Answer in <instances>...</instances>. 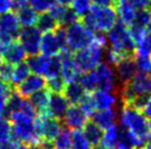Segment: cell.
Wrapping results in <instances>:
<instances>
[{"label":"cell","mask_w":151,"mask_h":149,"mask_svg":"<svg viewBox=\"0 0 151 149\" xmlns=\"http://www.w3.org/2000/svg\"><path fill=\"white\" fill-rule=\"evenodd\" d=\"M72 50H64L60 53V58L62 62L61 76L65 80V82H72L78 80L81 76V70L76 65L74 55H72Z\"/></svg>","instance_id":"8fae6325"},{"label":"cell","mask_w":151,"mask_h":149,"mask_svg":"<svg viewBox=\"0 0 151 149\" xmlns=\"http://www.w3.org/2000/svg\"><path fill=\"white\" fill-rule=\"evenodd\" d=\"M92 99L96 106V110L115 109L118 103V94L116 92L106 90H95L92 94Z\"/></svg>","instance_id":"2e32d148"},{"label":"cell","mask_w":151,"mask_h":149,"mask_svg":"<svg viewBox=\"0 0 151 149\" xmlns=\"http://www.w3.org/2000/svg\"><path fill=\"white\" fill-rule=\"evenodd\" d=\"M27 55L28 54L21 43L16 41H13L2 53L4 60L11 65H18L20 62H23L27 59Z\"/></svg>","instance_id":"ac0fdd59"},{"label":"cell","mask_w":151,"mask_h":149,"mask_svg":"<svg viewBox=\"0 0 151 149\" xmlns=\"http://www.w3.org/2000/svg\"><path fill=\"white\" fill-rule=\"evenodd\" d=\"M23 96H22L19 92L16 90V91L12 92V94L9 99L8 103H7V106H6V110H4V113L6 115L8 116L10 114H12L14 112H18L21 110L22 103H23Z\"/></svg>","instance_id":"1f68e13d"},{"label":"cell","mask_w":151,"mask_h":149,"mask_svg":"<svg viewBox=\"0 0 151 149\" xmlns=\"http://www.w3.org/2000/svg\"><path fill=\"white\" fill-rule=\"evenodd\" d=\"M66 10H67V7L58 4H54L49 12H50V14L54 18L55 20L58 21V23L61 24L62 19H63L64 14H65V12H66Z\"/></svg>","instance_id":"ee69618b"},{"label":"cell","mask_w":151,"mask_h":149,"mask_svg":"<svg viewBox=\"0 0 151 149\" xmlns=\"http://www.w3.org/2000/svg\"><path fill=\"white\" fill-rule=\"evenodd\" d=\"M151 22V8L150 9H142V10H137L134 21L132 25L141 26L148 29V25ZM131 26V25H130Z\"/></svg>","instance_id":"d590c367"},{"label":"cell","mask_w":151,"mask_h":149,"mask_svg":"<svg viewBox=\"0 0 151 149\" xmlns=\"http://www.w3.org/2000/svg\"><path fill=\"white\" fill-rule=\"evenodd\" d=\"M78 81L87 92H94L97 90V78L94 69L87 72H83L80 76Z\"/></svg>","instance_id":"4dcf8cb0"},{"label":"cell","mask_w":151,"mask_h":149,"mask_svg":"<svg viewBox=\"0 0 151 149\" xmlns=\"http://www.w3.org/2000/svg\"><path fill=\"white\" fill-rule=\"evenodd\" d=\"M118 112L115 109H107V110H97L93 114V122H95L104 131L114 125H116Z\"/></svg>","instance_id":"d6986e66"},{"label":"cell","mask_w":151,"mask_h":149,"mask_svg":"<svg viewBox=\"0 0 151 149\" xmlns=\"http://www.w3.org/2000/svg\"><path fill=\"white\" fill-rule=\"evenodd\" d=\"M78 19H80V18H78V16L73 11V9L67 8L66 12H65V14H64L63 19H62V22H61V24L60 25H63V26H70V25H72L73 23L77 22Z\"/></svg>","instance_id":"f6af8a7d"},{"label":"cell","mask_w":151,"mask_h":149,"mask_svg":"<svg viewBox=\"0 0 151 149\" xmlns=\"http://www.w3.org/2000/svg\"><path fill=\"white\" fill-rule=\"evenodd\" d=\"M138 149H145V148H138Z\"/></svg>","instance_id":"be15d7a7"},{"label":"cell","mask_w":151,"mask_h":149,"mask_svg":"<svg viewBox=\"0 0 151 149\" xmlns=\"http://www.w3.org/2000/svg\"><path fill=\"white\" fill-rule=\"evenodd\" d=\"M59 25L60 24L58 23V21L51 16L50 12L41 13L38 18V22H37L38 29L40 30L41 32H43V33L53 32Z\"/></svg>","instance_id":"83f0119b"},{"label":"cell","mask_w":151,"mask_h":149,"mask_svg":"<svg viewBox=\"0 0 151 149\" xmlns=\"http://www.w3.org/2000/svg\"><path fill=\"white\" fill-rule=\"evenodd\" d=\"M145 149H151V132L148 135L147 139H146V145H145Z\"/></svg>","instance_id":"db71d44e"},{"label":"cell","mask_w":151,"mask_h":149,"mask_svg":"<svg viewBox=\"0 0 151 149\" xmlns=\"http://www.w3.org/2000/svg\"><path fill=\"white\" fill-rule=\"evenodd\" d=\"M42 32L38 29V26H25L20 30L19 33V42L21 43L27 54L30 56H34L40 53Z\"/></svg>","instance_id":"ba28073f"},{"label":"cell","mask_w":151,"mask_h":149,"mask_svg":"<svg viewBox=\"0 0 151 149\" xmlns=\"http://www.w3.org/2000/svg\"><path fill=\"white\" fill-rule=\"evenodd\" d=\"M78 105L82 108V110L85 112V114L87 116H93V114L97 111L96 106L94 104V101L92 99V95L88 94V93L86 94V96H85L84 99L82 100V102Z\"/></svg>","instance_id":"60d3db41"},{"label":"cell","mask_w":151,"mask_h":149,"mask_svg":"<svg viewBox=\"0 0 151 149\" xmlns=\"http://www.w3.org/2000/svg\"><path fill=\"white\" fill-rule=\"evenodd\" d=\"M119 135H120V126L114 125L111 127L105 129L103 139H101V145L106 149L116 148L117 143L119 140Z\"/></svg>","instance_id":"484cf974"},{"label":"cell","mask_w":151,"mask_h":149,"mask_svg":"<svg viewBox=\"0 0 151 149\" xmlns=\"http://www.w3.org/2000/svg\"><path fill=\"white\" fill-rule=\"evenodd\" d=\"M32 149H41V148H40L39 146H33V147H32Z\"/></svg>","instance_id":"91938a15"},{"label":"cell","mask_w":151,"mask_h":149,"mask_svg":"<svg viewBox=\"0 0 151 149\" xmlns=\"http://www.w3.org/2000/svg\"><path fill=\"white\" fill-rule=\"evenodd\" d=\"M70 108V102L62 93H51L47 115L62 121Z\"/></svg>","instance_id":"5bb4252c"},{"label":"cell","mask_w":151,"mask_h":149,"mask_svg":"<svg viewBox=\"0 0 151 149\" xmlns=\"http://www.w3.org/2000/svg\"><path fill=\"white\" fill-rule=\"evenodd\" d=\"M0 79H1V74H0Z\"/></svg>","instance_id":"e7e4bbea"},{"label":"cell","mask_w":151,"mask_h":149,"mask_svg":"<svg viewBox=\"0 0 151 149\" xmlns=\"http://www.w3.org/2000/svg\"><path fill=\"white\" fill-rule=\"evenodd\" d=\"M142 111H143V113H145V115L148 117V120L151 122V95H150V98H149L148 103L146 104V106H145V109H143Z\"/></svg>","instance_id":"816d5d0a"},{"label":"cell","mask_w":151,"mask_h":149,"mask_svg":"<svg viewBox=\"0 0 151 149\" xmlns=\"http://www.w3.org/2000/svg\"><path fill=\"white\" fill-rule=\"evenodd\" d=\"M116 74H117L119 84H126L134 78L136 74L138 72L134 56H126L122 57L119 62L114 66Z\"/></svg>","instance_id":"30bf717a"},{"label":"cell","mask_w":151,"mask_h":149,"mask_svg":"<svg viewBox=\"0 0 151 149\" xmlns=\"http://www.w3.org/2000/svg\"><path fill=\"white\" fill-rule=\"evenodd\" d=\"M104 129L101 128L98 125L93 122V121H88L83 127V133L88 139V141L91 143L92 146L101 145V139H103V135H104Z\"/></svg>","instance_id":"cb8c5ba5"},{"label":"cell","mask_w":151,"mask_h":149,"mask_svg":"<svg viewBox=\"0 0 151 149\" xmlns=\"http://www.w3.org/2000/svg\"><path fill=\"white\" fill-rule=\"evenodd\" d=\"M92 2L95 6L107 7V6H115L116 4V0H92Z\"/></svg>","instance_id":"f907efd6"},{"label":"cell","mask_w":151,"mask_h":149,"mask_svg":"<svg viewBox=\"0 0 151 149\" xmlns=\"http://www.w3.org/2000/svg\"><path fill=\"white\" fill-rule=\"evenodd\" d=\"M119 123L120 126L127 128L134 135L147 139L151 132V122L145 115V113L131 105H124L120 103L119 106Z\"/></svg>","instance_id":"277c9868"},{"label":"cell","mask_w":151,"mask_h":149,"mask_svg":"<svg viewBox=\"0 0 151 149\" xmlns=\"http://www.w3.org/2000/svg\"><path fill=\"white\" fill-rule=\"evenodd\" d=\"M117 12H118V18L119 21L127 24L128 26L132 25L134 21V17L137 10L134 8H132L131 6L127 4H117Z\"/></svg>","instance_id":"4316f807"},{"label":"cell","mask_w":151,"mask_h":149,"mask_svg":"<svg viewBox=\"0 0 151 149\" xmlns=\"http://www.w3.org/2000/svg\"><path fill=\"white\" fill-rule=\"evenodd\" d=\"M107 37L104 33H95V38L89 46L76 52L74 55L76 65L81 72H87L95 69L105 57Z\"/></svg>","instance_id":"6da1fadb"},{"label":"cell","mask_w":151,"mask_h":149,"mask_svg":"<svg viewBox=\"0 0 151 149\" xmlns=\"http://www.w3.org/2000/svg\"><path fill=\"white\" fill-rule=\"evenodd\" d=\"M12 123L13 136L17 141H22L25 145L31 147L38 146L42 138L39 136L35 128V118L29 116L22 111L14 112L9 115Z\"/></svg>","instance_id":"3957f363"},{"label":"cell","mask_w":151,"mask_h":149,"mask_svg":"<svg viewBox=\"0 0 151 149\" xmlns=\"http://www.w3.org/2000/svg\"><path fill=\"white\" fill-rule=\"evenodd\" d=\"M146 38H147L148 43H149V45H150V48H151V30H148L147 31V34H146Z\"/></svg>","instance_id":"11a10c76"},{"label":"cell","mask_w":151,"mask_h":149,"mask_svg":"<svg viewBox=\"0 0 151 149\" xmlns=\"http://www.w3.org/2000/svg\"><path fill=\"white\" fill-rule=\"evenodd\" d=\"M2 62H4V56H2V54L0 53V65H1Z\"/></svg>","instance_id":"680465c9"},{"label":"cell","mask_w":151,"mask_h":149,"mask_svg":"<svg viewBox=\"0 0 151 149\" xmlns=\"http://www.w3.org/2000/svg\"><path fill=\"white\" fill-rule=\"evenodd\" d=\"M91 149H106V148H105V147H104V146H103V145H101H101L93 146V147H92V148H91Z\"/></svg>","instance_id":"6f0895ef"},{"label":"cell","mask_w":151,"mask_h":149,"mask_svg":"<svg viewBox=\"0 0 151 149\" xmlns=\"http://www.w3.org/2000/svg\"><path fill=\"white\" fill-rule=\"evenodd\" d=\"M97 78V90H106L117 93L119 90V81L114 66L106 62H101L94 69Z\"/></svg>","instance_id":"52a82bcc"},{"label":"cell","mask_w":151,"mask_h":149,"mask_svg":"<svg viewBox=\"0 0 151 149\" xmlns=\"http://www.w3.org/2000/svg\"><path fill=\"white\" fill-rule=\"evenodd\" d=\"M12 9V0H0V14L9 12Z\"/></svg>","instance_id":"7dc6e473"},{"label":"cell","mask_w":151,"mask_h":149,"mask_svg":"<svg viewBox=\"0 0 151 149\" xmlns=\"http://www.w3.org/2000/svg\"><path fill=\"white\" fill-rule=\"evenodd\" d=\"M16 149H30V147L29 145H25V144H18Z\"/></svg>","instance_id":"9f6ffc18"},{"label":"cell","mask_w":151,"mask_h":149,"mask_svg":"<svg viewBox=\"0 0 151 149\" xmlns=\"http://www.w3.org/2000/svg\"><path fill=\"white\" fill-rule=\"evenodd\" d=\"M12 87L11 84L4 81H0V113H4L7 103L10 96L12 94Z\"/></svg>","instance_id":"836d02e7"},{"label":"cell","mask_w":151,"mask_h":149,"mask_svg":"<svg viewBox=\"0 0 151 149\" xmlns=\"http://www.w3.org/2000/svg\"><path fill=\"white\" fill-rule=\"evenodd\" d=\"M91 143L88 141L84 133L81 129L73 131V140L71 149H91Z\"/></svg>","instance_id":"d6a6232c"},{"label":"cell","mask_w":151,"mask_h":149,"mask_svg":"<svg viewBox=\"0 0 151 149\" xmlns=\"http://www.w3.org/2000/svg\"><path fill=\"white\" fill-rule=\"evenodd\" d=\"M51 92L47 89H42L29 96L30 102L33 104L40 115H47V108L50 102Z\"/></svg>","instance_id":"7402d4cb"},{"label":"cell","mask_w":151,"mask_h":149,"mask_svg":"<svg viewBox=\"0 0 151 149\" xmlns=\"http://www.w3.org/2000/svg\"><path fill=\"white\" fill-rule=\"evenodd\" d=\"M128 83L137 96L151 95V76L149 74L138 71Z\"/></svg>","instance_id":"e0dca14e"},{"label":"cell","mask_w":151,"mask_h":149,"mask_svg":"<svg viewBox=\"0 0 151 149\" xmlns=\"http://www.w3.org/2000/svg\"><path fill=\"white\" fill-rule=\"evenodd\" d=\"M92 8V0H74L72 4V9L78 18H84L87 13H89Z\"/></svg>","instance_id":"e575fe53"},{"label":"cell","mask_w":151,"mask_h":149,"mask_svg":"<svg viewBox=\"0 0 151 149\" xmlns=\"http://www.w3.org/2000/svg\"><path fill=\"white\" fill-rule=\"evenodd\" d=\"M56 0H30V6L38 13L49 12L55 4Z\"/></svg>","instance_id":"74e56055"},{"label":"cell","mask_w":151,"mask_h":149,"mask_svg":"<svg viewBox=\"0 0 151 149\" xmlns=\"http://www.w3.org/2000/svg\"><path fill=\"white\" fill-rule=\"evenodd\" d=\"M88 116L85 114V112L82 110L78 104H72L68 108L66 114L64 116V124L67 128L76 131L82 129L87 123Z\"/></svg>","instance_id":"7c38bea8"},{"label":"cell","mask_w":151,"mask_h":149,"mask_svg":"<svg viewBox=\"0 0 151 149\" xmlns=\"http://www.w3.org/2000/svg\"><path fill=\"white\" fill-rule=\"evenodd\" d=\"M50 58L44 55H34V56H30L28 58L27 64L29 65L31 71H33V74L43 76L45 78L46 72L49 70V66H50Z\"/></svg>","instance_id":"603a6c76"},{"label":"cell","mask_w":151,"mask_h":149,"mask_svg":"<svg viewBox=\"0 0 151 149\" xmlns=\"http://www.w3.org/2000/svg\"><path fill=\"white\" fill-rule=\"evenodd\" d=\"M54 34L56 36V40L59 42V45L61 47V52L64 50H68V45H67V35H66V30L63 25H59L56 29L54 30Z\"/></svg>","instance_id":"ab89813d"},{"label":"cell","mask_w":151,"mask_h":149,"mask_svg":"<svg viewBox=\"0 0 151 149\" xmlns=\"http://www.w3.org/2000/svg\"><path fill=\"white\" fill-rule=\"evenodd\" d=\"M148 74H149L151 76V68H150V70H149V72H148Z\"/></svg>","instance_id":"94428289"},{"label":"cell","mask_w":151,"mask_h":149,"mask_svg":"<svg viewBox=\"0 0 151 149\" xmlns=\"http://www.w3.org/2000/svg\"><path fill=\"white\" fill-rule=\"evenodd\" d=\"M83 19V23L95 33H108L119 21L117 10L114 6H94Z\"/></svg>","instance_id":"7a4b0ae2"},{"label":"cell","mask_w":151,"mask_h":149,"mask_svg":"<svg viewBox=\"0 0 151 149\" xmlns=\"http://www.w3.org/2000/svg\"><path fill=\"white\" fill-rule=\"evenodd\" d=\"M65 80L62 78V76L55 77V78L46 79V89L51 93H62L65 88Z\"/></svg>","instance_id":"8d00e7d4"},{"label":"cell","mask_w":151,"mask_h":149,"mask_svg":"<svg viewBox=\"0 0 151 149\" xmlns=\"http://www.w3.org/2000/svg\"><path fill=\"white\" fill-rule=\"evenodd\" d=\"M72 140H73V132L67 127H63L59 133V135L55 137L54 143L55 149H71Z\"/></svg>","instance_id":"f1b7e54d"},{"label":"cell","mask_w":151,"mask_h":149,"mask_svg":"<svg viewBox=\"0 0 151 149\" xmlns=\"http://www.w3.org/2000/svg\"><path fill=\"white\" fill-rule=\"evenodd\" d=\"M63 94L65 95V98L68 100V102L71 104H80L82 100L86 96L87 91L81 84L80 81L76 80V81L67 82L65 84Z\"/></svg>","instance_id":"ffe728a7"},{"label":"cell","mask_w":151,"mask_h":149,"mask_svg":"<svg viewBox=\"0 0 151 149\" xmlns=\"http://www.w3.org/2000/svg\"><path fill=\"white\" fill-rule=\"evenodd\" d=\"M67 45L72 52H78L89 46L95 38V32L89 30L83 22L77 21L67 26Z\"/></svg>","instance_id":"8992f818"},{"label":"cell","mask_w":151,"mask_h":149,"mask_svg":"<svg viewBox=\"0 0 151 149\" xmlns=\"http://www.w3.org/2000/svg\"><path fill=\"white\" fill-rule=\"evenodd\" d=\"M20 25L17 13L9 11L0 14V34L8 35L16 40L20 33Z\"/></svg>","instance_id":"9a60e30c"},{"label":"cell","mask_w":151,"mask_h":149,"mask_svg":"<svg viewBox=\"0 0 151 149\" xmlns=\"http://www.w3.org/2000/svg\"><path fill=\"white\" fill-rule=\"evenodd\" d=\"M107 43L109 48L117 52L118 54L126 56H134L136 53V41L131 35L129 26L120 21L109 31L107 35Z\"/></svg>","instance_id":"5b68a950"},{"label":"cell","mask_w":151,"mask_h":149,"mask_svg":"<svg viewBox=\"0 0 151 149\" xmlns=\"http://www.w3.org/2000/svg\"><path fill=\"white\" fill-rule=\"evenodd\" d=\"M30 6V0H12V9L16 11Z\"/></svg>","instance_id":"c3c4849f"},{"label":"cell","mask_w":151,"mask_h":149,"mask_svg":"<svg viewBox=\"0 0 151 149\" xmlns=\"http://www.w3.org/2000/svg\"><path fill=\"white\" fill-rule=\"evenodd\" d=\"M40 53L47 57H53L61 53V47L59 45V42L56 40V36L53 32H46L42 35L41 40V47Z\"/></svg>","instance_id":"44dd1931"},{"label":"cell","mask_w":151,"mask_h":149,"mask_svg":"<svg viewBox=\"0 0 151 149\" xmlns=\"http://www.w3.org/2000/svg\"><path fill=\"white\" fill-rule=\"evenodd\" d=\"M109 149H117V148H109Z\"/></svg>","instance_id":"6125c7cd"},{"label":"cell","mask_w":151,"mask_h":149,"mask_svg":"<svg viewBox=\"0 0 151 149\" xmlns=\"http://www.w3.org/2000/svg\"><path fill=\"white\" fill-rule=\"evenodd\" d=\"M134 60L139 72H146V74L149 72L151 68V56L134 54Z\"/></svg>","instance_id":"f35d334b"},{"label":"cell","mask_w":151,"mask_h":149,"mask_svg":"<svg viewBox=\"0 0 151 149\" xmlns=\"http://www.w3.org/2000/svg\"><path fill=\"white\" fill-rule=\"evenodd\" d=\"M44 88H46V78L40 74H30L23 82L17 86V91L23 98H29L30 95L42 90Z\"/></svg>","instance_id":"4fadbf2b"},{"label":"cell","mask_w":151,"mask_h":149,"mask_svg":"<svg viewBox=\"0 0 151 149\" xmlns=\"http://www.w3.org/2000/svg\"><path fill=\"white\" fill-rule=\"evenodd\" d=\"M74 0H56V2L59 4H62V6H65V7H68L73 4Z\"/></svg>","instance_id":"f5cc1de1"},{"label":"cell","mask_w":151,"mask_h":149,"mask_svg":"<svg viewBox=\"0 0 151 149\" xmlns=\"http://www.w3.org/2000/svg\"><path fill=\"white\" fill-rule=\"evenodd\" d=\"M35 128L42 139L54 140L63 127L61 121L58 118L49 115H40L35 118Z\"/></svg>","instance_id":"9c48e42d"},{"label":"cell","mask_w":151,"mask_h":149,"mask_svg":"<svg viewBox=\"0 0 151 149\" xmlns=\"http://www.w3.org/2000/svg\"><path fill=\"white\" fill-rule=\"evenodd\" d=\"M30 69L29 65L27 62H20L14 66L12 72V78H11V84L12 86H19L21 82H23L25 79L30 76Z\"/></svg>","instance_id":"f546056e"},{"label":"cell","mask_w":151,"mask_h":149,"mask_svg":"<svg viewBox=\"0 0 151 149\" xmlns=\"http://www.w3.org/2000/svg\"><path fill=\"white\" fill-rule=\"evenodd\" d=\"M13 68H14L13 65L6 62L0 65V74H1V79L4 80V82H11Z\"/></svg>","instance_id":"7bdbcfd3"},{"label":"cell","mask_w":151,"mask_h":149,"mask_svg":"<svg viewBox=\"0 0 151 149\" xmlns=\"http://www.w3.org/2000/svg\"><path fill=\"white\" fill-rule=\"evenodd\" d=\"M23 113L25 114H28L29 116L31 117H33V118H37V114H38V111H37V109L33 106V104L30 102V100H23V103H22V106H21V110Z\"/></svg>","instance_id":"bcb514c9"},{"label":"cell","mask_w":151,"mask_h":149,"mask_svg":"<svg viewBox=\"0 0 151 149\" xmlns=\"http://www.w3.org/2000/svg\"><path fill=\"white\" fill-rule=\"evenodd\" d=\"M17 16L20 24L23 28H25V26H33L38 22V12L31 6H28V7H24V8L18 10Z\"/></svg>","instance_id":"d4e9b609"},{"label":"cell","mask_w":151,"mask_h":149,"mask_svg":"<svg viewBox=\"0 0 151 149\" xmlns=\"http://www.w3.org/2000/svg\"><path fill=\"white\" fill-rule=\"evenodd\" d=\"M18 145V141H16V139H10L7 141H2L0 143V149H16Z\"/></svg>","instance_id":"681fc988"},{"label":"cell","mask_w":151,"mask_h":149,"mask_svg":"<svg viewBox=\"0 0 151 149\" xmlns=\"http://www.w3.org/2000/svg\"><path fill=\"white\" fill-rule=\"evenodd\" d=\"M127 4L136 10L151 8V0H116V4Z\"/></svg>","instance_id":"b9f144b4"}]
</instances>
